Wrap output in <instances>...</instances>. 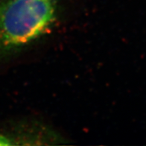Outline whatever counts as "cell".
Wrapping results in <instances>:
<instances>
[{"label":"cell","instance_id":"obj_1","mask_svg":"<svg viewBox=\"0 0 146 146\" xmlns=\"http://www.w3.org/2000/svg\"><path fill=\"white\" fill-rule=\"evenodd\" d=\"M59 16V0H0V61L48 35Z\"/></svg>","mask_w":146,"mask_h":146},{"label":"cell","instance_id":"obj_2","mask_svg":"<svg viewBox=\"0 0 146 146\" xmlns=\"http://www.w3.org/2000/svg\"><path fill=\"white\" fill-rule=\"evenodd\" d=\"M54 132L42 126L25 125H18L11 131L0 132V145H41L55 144L61 139L54 135Z\"/></svg>","mask_w":146,"mask_h":146}]
</instances>
